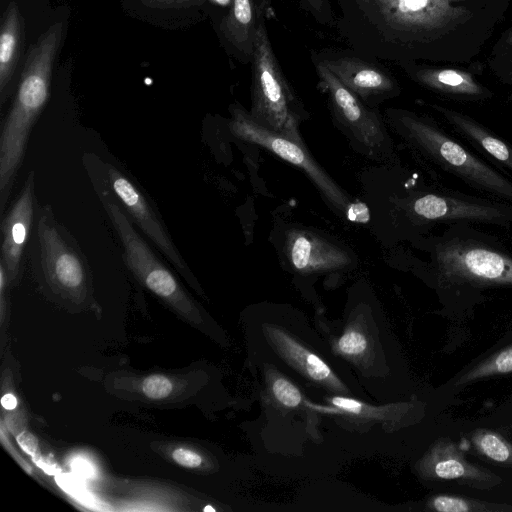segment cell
I'll return each mask as SVG.
<instances>
[{
    "instance_id": "7a4b0ae2",
    "label": "cell",
    "mask_w": 512,
    "mask_h": 512,
    "mask_svg": "<svg viewBox=\"0 0 512 512\" xmlns=\"http://www.w3.org/2000/svg\"><path fill=\"white\" fill-rule=\"evenodd\" d=\"M63 33L61 23L52 25L30 46L12 106L0 135V208L9 198L22 163L31 128L45 106L52 67Z\"/></svg>"
},
{
    "instance_id": "7402d4cb",
    "label": "cell",
    "mask_w": 512,
    "mask_h": 512,
    "mask_svg": "<svg viewBox=\"0 0 512 512\" xmlns=\"http://www.w3.org/2000/svg\"><path fill=\"white\" fill-rule=\"evenodd\" d=\"M429 509L438 512L510 511L512 507L487 503L454 495H437L427 502Z\"/></svg>"
},
{
    "instance_id": "d4e9b609",
    "label": "cell",
    "mask_w": 512,
    "mask_h": 512,
    "mask_svg": "<svg viewBox=\"0 0 512 512\" xmlns=\"http://www.w3.org/2000/svg\"><path fill=\"white\" fill-rule=\"evenodd\" d=\"M367 348L366 336L358 329L349 328L337 341V350L349 357L359 356Z\"/></svg>"
},
{
    "instance_id": "2e32d148",
    "label": "cell",
    "mask_w": 512,
    "mask_h": 512,
    "mask_svg": "<svg viewBox=\"0 0 512 512\" xmlns=\"http://www.w3.org/2000/svg\"><path fill=\"white\" fill-rule=\"evenodd\" d=\"M269 3L270 0H232L221 21L224 39L242 61H252L257 26Z\"/></svg>"
},
{
    "instance_id": "9a60e30c",
    "label": "cell",
    "mask_w": 512,
    "mask_h": 512,
    "mask_svg": "<svg viewBox=\"0 0 512 512\" xmlns=\"http://www.w3.org/2000/svg\"><path fill=\"white\" fill-rule=\"evenodd\" d=\"M35 206V173L30 171L13 205L2 219L1 259L9 280L19 274L22 254L30 235Z\"/></svg>"
},
{
    "instance_id": "30bf717a",
    "label": "cell",
    "mask_w": 512,
    "mask_h": 512,
    "mask_svg": "<svg viewBox=\"0 0 512 512\" xmlns=\"http://www.w3.org/2000/svg\"><path fill=\"white\" fill-rule=\"evenodd\" d=\"M436 262L449 279L477 284H512V258L487 246L453 242L438 250Z\"/></svg>"
},
{
    "instance_id": "f1b7e54d",
    "label": "cell",
    "mask_w": 512,
    "mask_h": 512,
    "mask_svg": "<svg viewBox=\"0 0 512 512\" xmlns=\"http://www.w3.org/2000/svg\"><path fill=\"white\" fill-rule=\"evenodd\" d=\"M17 443L29 455L34 456L38 449L37 438L28 431L21 432L17 438Z\"/></svg>"
},
{
    "instance_id": "ffe728a7",
    "label": "cell",
    "mask_w": 512,
    "mask_h": 512,
    "mask_svg": "<svg viewBox=\"0 0 512 512\" xmlns=\"http://www.w3.org/2000/svg\"><path fill=\"white\" fill-rule=\"evenodd\" d=\"M415 78L428 87L463 95H478L480 88L467 76L454 70H418Z\"/></svg>"
},
{
    "instance_id": "8992f818",
    "label": "cell",
    "mask_w": 512,
    "mask_h": 512,
    "mask_svg": "<svg viewBox=\"0 0 512 512\" xmlns=\"http://www.w3.org/2000/svg\"><path fill=\"white\" fill-rule=\"evenodd\" d=\"M105 210L123 246L124 261L135 277L152 293L187 318L196 319L197 309L175 276L164 266L147 242L135 230L131 220L118 203L99 194Z\"/></svg>"
},
{
    "instance_id": "7c38bea8",
    "label": "cell",
    "mask_w": 512,
    "mask_h": 512,
    "mask_svg": "<svg viewBox=\"0 0 512 512\" xmlns=\"http://www.w3.org/2000/svg\"><path fill=\"white\" fill-rule=\"evenodd\" d=\"M313 58L328 68L363 102L381 101L397 92L394 79L380 66L358 54H316Z\"/></svg>"
},
{
    "instance_id": "52a82bcc",
    "label": "cell",
    "mask_w": 512,
    "mask_h": 512,
    "mask_svg": "<svg viewBox=\"0 0 512 512\" xmlns=\"http://www.w3.org/2000/svg\"><path fill=\"white\" fill-rule=\"evenodd\" d=\"M319 81L328 95L334 121L362 154L381 158L391 144L379 114L350 91L328 68L313 58Z\"/></svg>"
},
{
    "instance_id": "6da1fadb",
    "label": "cell",
    "mask_w": 512,
    "mask_h": 512,
    "mask_svg": "<svg viewBox=\"0 0 512 512\" xmlns=\"http://www.w3.org/2000/svg\"><path fill=\"white\" fill-rule=\"evenodd\" d=\"M329 1L333 26L355 54L406 66L457 60V42L471 44V33L488 37L509 0Z\"/></svg>"
},
{
    "instance_id": "9c48e42d",
    "label": "cell",
    "mask_w": 512,
    "mask_h": 512,
    "mask_svg": "<svg viewBox=\"0 0 512 512\" xmlns=\"http://www.w3.org/2000/svg\"><path fill=\"white\" fill-rule=\"evenodd\" d=\"M107 185L112 190L122 207L136 222L139 228L190 283H195L194 276L184 258L181 256L169 233L165 229L159 215L149 203L147 197L122 171L111 164H102Z\"/></svg>"
},
{
    "instance_id": "cb8c5ba5",
    "label": "cell",
    "mask_w": 512,
    "mask_h": 512,
    "mask_svg": "<svg viewBox=\"0 0 512 512\" xmlns=\"http://www.w3.org/2000/svg\"><path fill=\"white\" fill-rule=\"evenodd\" d=\"M272 394L285 407L295 408L302 402L300 390L288 379L276 376L271 383Z\"/></svg>"
},
{
    "instance_id": "44dd1931",
    "label": "cell",
    "mask_w": 512,
    "mask_h": 512,
    "mask_svg": "<svg viewBox=\"0 0 512 512\" xmlns=\"http://www.w3.org/2000/svg\"><path fill=\"white\" fill-rule=\"evenodd\" d=\"M470 441L480 455L493 463L512 466V444L498 433L487 429H478L471 433Z\"/></svg>"
},
{
    "instance_id": "4fadbf2b",
    "label": "cell",
    "mask_w": 512,
    "mask_h": 512,
    "mask_svg": "<svg viewBox=\"0 0 512 512\" xmlns=\"http://www.w3.org/2000/svg\"><path fill=\"white\" fill-rule=\"evenodd\" d=\"M284 253L291 267L301 274L340 270L352 263L344 247L306 228L286 231Z\"/></svg>"
},
{
    "instance_id": "ba28073f",
    "label": "cell",
    "mask_w": 512,
    "mask_h": 512,
    "mask_svg": "<svg viewBox=\"0 0 512 512\" xmlns=\"http://www.w3.org/2000/svg\"><path fill=\"white\" fill-rule=\"evenodd\" d=\"M37 240L40 264L47 279L64 292H83L87 281V262L57 223L49 205L39 211Z\"/></svg>"
},
{
    "instance_id": "484cf974",
    "label": "cell",
    "mask_w": 512,
    "mask_h": 512,
    "mask_svg": "<svg viewBox=\"0 0 512 512\" xmlns=\"http://www.w3.org/2000/svg\"><path fill=\"white\" fill-rule=\"evenodd\" d=\"M306 11L321 25L333 26L334 16L329 0H301Z\"/></svg>"
},
{
    "instance_id": "f546056e",
    "label": "cell",
    "mask_w": 512,
    "mask_h": 512,
    "mask_svg": "<svg viewBox=\"0 0 512 512\" xmlns=\"http://www.w3.org/2000/svg\"><path fill=\"white\" fill-rule=\"evenodd\" d=\"M1 404L3 408L7 410H12L17 406V399L14 395L8 393L2 397Z\"/></svg>"
},
{
    "instance_id": "5b68a950",
    "label": "cell",
    "mask_w": 512,
    "mask_h": 512,
    "mask_svg": "<svg viewBox=\"0 0 512 512\" xmlns=\"http://www.w3.org/2000/svg\"><path fill=\"white\" fill-rule=\"evenodd\" d=\"M230 131L240 140L267 149L301 169L317 187L326 203L339 216L354 222H367L368 207L343 190L311 156L304 142H296L257 123L239 105L231 107Z\"/></svg>"
},
{
    "instance_id": "ac0fdd59",
    "label": "cell",
    "mask_w": 512,
    "mask_h": 512,
    "mask_svg": "<svg viewBox=\"0 0 512 512\" xmlns=\"http://www.w3.org/2000/svg\"><path fill=\"white\" fill-rule=\"evenodd\" d=\"M453 129L483 154L512 172V146L474 119L448 108L434 106Z\"/></svg>"
},
{
    "instance_id": "4316f807",
    "label": "cell",
    "mask_w": 512,
    "mask_h": 512,
    "mask_svg": "<svg viewBox=\"0 0 512 512\" xmlns=\"http://www.w3.org/2000/svg\"><path fill=\"white\" fill-rule=\"evenodd\" d=\"M143 393L150 399H163L172 391V383L163 375H151L142 384Z\"/></svg>"
},
{
    "instance_id": "277c9868",
    "label": "cell",
    "mask_w": 512,
    "mask_h": 512,
    "mask_svg": "<svg viewBox=\"0 0 512 512\" xmlns=\"http://www.w3.org/2000/svg\"><path fill=\"white\" fill-rule=\"evenodd\" d=\"M251 63V117L265 128L303 143L299 128L304 109L282 73L264 17L257 26Z\"/></svg>"
},
{
    "instance_id": "4dcf8cb0",
    "label": "cell",
    "mask_w": 512,
    "mask_h": 512,
    "mask_svg": "<svg viewBox=\"0 0 512 512\" xmlns=\"http://www.w3.org/2000/svg\"><path fill=\"white\" fill-rule=\"evenodd\" d=\"M152 1L154 3H164V4H175L177 2H183L184 0H147ZM190 1V0H188Z\"/></svg>"
},
{
    "instance_id": "d6a6232c",
    "label": "cell",
    "mask_w": 512,
    "mask_h": 512,
    "mask_svg": "<svg viewBox=\"0 0 512 512\" xmlns=\"http://www.w3.org/2000/svg\"><path fill=\"white\" fill-rule=\"evenodd\" d=\"M219 3H226V0H217Z\"/></svg>"
},
{
    "instance_id": "5bb4252c",
    "label": "cell",
    "mask_w": 512,
    "mask_h": 512,
    "mask_svg": "<svg viewBox=\"0 0 512 512\" xmlns=\"http://www.w3.org/2000/svg\"><path fill=\"white\" fill-rule=\"evenodd\" d=\"M421 474L431 480L457 481L476 489H490L502 482L491 471L470 463L450 439H439L419 462Z\"/></svg>"
},
{
    "instance_id": "3957f363",
    "label": "cell",
    "mask_w": 512,
    "mask_h": 512,
    "mask_svg": "<svg viewBox=\"0 0 512 512\" xmlns=\"http://www.w3.org/2000/svg\"><path fill=\"white\" fill-rule=\"evenodd\" d=\"M386 116L393 129L431 163L475 189L512 203V181L435 124L401 109H389Z\"/></svg>"
},
{
    "instance_id": "83f0119b",
    "label": "cell",
    "mask_w": 512,
    "mask_h": 512,
    "mask_svg": "<svg viewBox=\"0 0 512 512\" xmlns=\"http://www.w3.org/2000/svg\"><path fill=\"white\" fill-rule=\"evenodd\" d=\"M172 458L177 464L186 468H197L202 464L201 456L186 448L175 449Z\"/></svg>"
},
{
    "instance_id": "603a6c76",
    "label": "cell",
    "mask_w": 512,
    "mask_h": 512,
    "mask_svg": "<svg viewBox=\"0 0 512 512\" xmlns=\"http://www.w3.org/2000/svg\"><path fill=\"white\" fill-rule=\"evenodd\" d=\"M512 372V344L497 353L491 355L466 372L456 382V385H464L469 382L494 375Z\"/></svg>"
},
{
    "instance_id": "d6986e66",
    "label": "cell",
    "mask_w": 512,
    "mask_h": 512,
    "mask_svg": "<svg viewBox=\"0 0 512 512\" xmlns=\"http://www.w3.org/2000/svg\"><path fill=\"white\" fill-rule=\"evenodd\" d=\"M23 26L18 5L7 6L0 31V100L1 105L10 94L11 83L17 69L22 46Z\"/></svg>"
},
{
    "instance_id": "8fae6325",
    "label": "cell",
    "mask_w": 512,
    "mask_h": 512,
    "mask_svg": "<svg viewBox=\"0 0 512 512\" xmlns=\"http://www.w3.org/2000/svg\"><path fill=\"white\" fill-rule=\"evenodd\" d=\"M411 213L421 220L473 221L504 225L512 222V209L482 200L449 194H423L409 204Z\"/></svg>"
},
{
    "instance_id": "1f68e13d",
    "label": "cell",
    "mask_w": 512,
    "mask_h": 512,
    "mask_svg": "<svg viewBox=\"0 0 512 512\" xmlns=\"http://www.w3.org/2000/svg\"><path fill=\"white\" fill-rule=\"evenodd\" d=\"M203 510H204L205 512H206V511H211V512H215V511H216V509H215V508H213V507H212V506H210V505L205 506V508H204Z\"/></svg>"
},
{
    "instance_id": "e0dca14e",
    "label": "cell",
    "mask_w": 512,
    "mask_h": 512,
    "mask_svg": "<svg viewBox=\"0 0 512 512\" xmlns=\"http://www.w3.org/2000/svg\"><path fill=\"white\" fill-rule=\"evenodd\" d=\"M268 335L279 354L303 375L335 391L345 390L330 367L318 355L309 351L286 332L269 328Z\"/></svg>"
}]
</instances>
